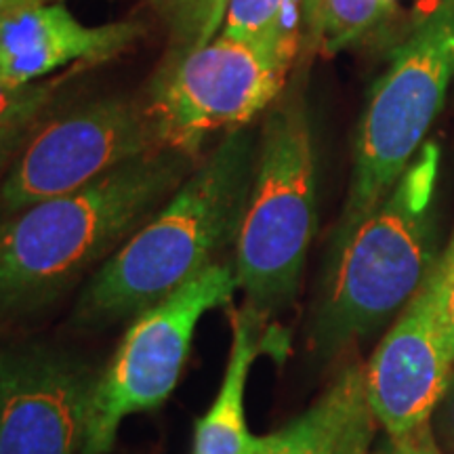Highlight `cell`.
<instances>
[{
    "instance_id": "1",
    "label": "cell",
    "mask_w": 454,
    "mask_h": 454,
    "mask_svg": "<svg viewBox=\"0 0 454 454\" xmlns=\"http://www.w3.org/2000/svg\"><path fill=\"white\" fill-rule=\"evenodd\" d=\"M198 162L160 147L81 190L11 215L0 225V314L43 308L112 257L160 211Z\"/></svg>"
},
{
    "instance_id": "2",
    "label": "cell",
    "mask_w": 454,
    "mask_h": 454,
    "mask_svg": "<svg viewBox=\"0 0 454 454\" xmlns=\"http://www.w3.org/2000/svg\"><path fill=\"white\" fill-rule=\"evenodd\" d=\"M257 137L231 129L154 217L107 257L78 301L76 322L106 325L160 303L236 240Z\"/></svg>"
},
{
    "instance_id": "3",
    "label": "cell",
    "mask_w": 454,
    "mask_h": 454,
    "mask_svg": "<svg viewBox=\"0 0 454 454\" xmlns=\"http://www.w3.org/2000/svg\"><path fill=\"white\" fill-rule=\"evenodd\" d=\"M440 150L425 144L397 184L348 234L333 238L314 317V349L333 356L400 314L440 257L435 181Z\"/></svg>"
},
{
    "instance_id": "4",
    "label": "cell",
    "mask_w": 454,
    "mask_h": 454,
    "mask_svg": "<svg viewBox=\"0 0 454 454\" xmlns=\"http://www.w3.org/2000/svg\"><path fill=\"white\" fill-rule=\"evenodd\" d=\"M317 181L303 95L271 107L234 240V274L261 320L288 309L316 234Z\"/></svg>"
},
{
    "instance_id": "5",
    "label": "cell",
    "mask_w": 454,
    "mask_h": 454,
    "mask_svg": "<svg viewBox=\"0 0 454 454\" xmlns=\"http://www.w3.org/2000/svg\"><path fill=\"white\" fill-rule=\"evenodd\" d=\"M454 76V0H438L395 49L357 127L354 170L333 238L348 234L389 194L423 144Z\"/></svg>"
},
{
    "instance_id": "6",
    "label": "cell",
    "mask_w": 454,
    "mask_h": 454,
    "mask_svg": "<svg viewBox=\"0 0 454 454\" xmlns=\"http://www.w3.org/2000/svg\"><path fill=\"white\" fill-rule=\"evenodd\" d=\"M234 263L215 261L137 314L110 366L93 381L81 454H110L130 414L160 408L177 387L192 337L207 311L231 303Z\"/></svg>"
},
{
    "instance_id": "7",
    "label": "cell",
    "mask_w": 454,
    "mask_h": 454,
    "mask_svg": "<svg viewBox=\"0 0 454 454\" xmlns=\"http://www.w3.org/2000/svg\"><path fill=\"white\" fill-rule=\"evenodd\" d=\"M288 70L271 47L223 34L168 59L145 101L160 147L200 160L208 135L248 127L274 104Z\"/></svg>"
},
{
    "instance_id": "8",
    "label": "cell",
    "mask_w": 454,
    "mask_h": 454,
    "mask_svg": "<svg viewBox=\"0 0 454 454\" xmlns=\"http://www.w3.org/2000/svg\"><path fill=\"white\" fill-rule=\"evenodd\" d=\"M160 150L147 106L104 98L34 127L0 185V207L15 215L70 194L135 158Z\"/></svg>"
},
{
    "instance_id": "9",
    "label": "cell",
    "mask_w": 454,
    "mask_h": 454,
    "mask_svg": "<svg viewBox=\"0 0 454 454\" xmlns=\"http://www.w3.org/2000/svg\"><path fill=\"white\" fill-rule=\"evenodd\" d=\"M364 372L368 404L391 440L431 423L452 374L440 331L434 268L385 333Z\"/></svg>"
},
{
    "instance_id": "10",
    "label": "cell",
    "mask_w": 454,
    "mask_h": 454,
    "mask_svg": "<svg viewBox=\"0 0 454 454\" xmlns=\"http://www.w3.org/2000/svg\"><path fill=\"white\" fill-rule=\"evenodd\" d=\"M93 381L67 357L30 351L0 364V454H81Z\"/></svg>"
},
{
    "instance_id": "11",
    "label": "cell",
    "mask_w": 454,
    "mask_h": 454,
    "mask_svg": "<svg viewBox=\"0 0 454 454\" xmlns=\"http://www.w3.org/2000/svg\"><path fill=\"white\" fill-rule=\"evenodd\" d=\"M145 34L139 21L84 26L64 4H32L0 17V78L34 82L70 66L101 64L129 51Z\"/></svg>"
},
{
    "instance_id": "12",
    "label": "cell",
    "mask_w": 454,
    "mask_h": 454,
    "mask_svg": "<svg viewBox=\"0 0 454 454\" xmlns=\"http://www.w3.org/2000/svg\"><path fill=\"white\" fill-rule=\"evenodd\" d=\"M366 372L351 362L301 417L268 435L259 454H364L374 429Z\"/></svg>"
},
{
    "instance_id": "13",
    "label": "cell",
    "mask_w": 454,
    "mask_h": 454,
    "mask_svg": "<svg viewBox=\"0 0 454 454\" xmlns=\"http://www.w3.org/2000/svg\"><path fill=\"white\" fill-rule=\"evenodd\" d=\"M261 317L248 305L231 311V349L219 394L196 423L192 454H259L268 435L251 434L244 414V391L261 351Z\"/></svg>"
},
{
    "instance_id": "14",
    "label": "cell",
    "mask_w": 454,
    "mask_h": 454,
    "mask_svg": "<svg viewBox=\"0 0 454 454\" xmlns=\"http://www.w3.org/2000/svg\"><path fill=\"white\" fill-rule=\"evenodd\" d=\"M389 11L391 0H325L317 51L337 55L381 24Z\"/></svg>"
},
{
    "instance_id": "15",
    "label": "cell",
    "mask_w": 454,
    "mask_h": 454,
    "mask_svg": "<svg viewBox=\"0 0 454 454\" xmlns=\"http://www.w3.org/2000/svg\"><path fill=\"white\" fill-rule=\"evenodd\" d=\"M280 4L282 0H230L219 32L236 41L265 44L276 51L274 27Z\"/></svg>"
},
{
    "instance_id": "16",
    "label": "cell",
    "mask_w": 454,
    "mask_h": 454,
    "mask_svg": "<svg viewBox=\"0 0 454 454\" xmlns=\"http://www.w3.org/2000/svg\"><path fill=\"white\" fill-rule=\"evenodd\" d=\"M59 81L15 84L0 78V129L30 127L51 104Z\"/></svg>"
},
{
    "instance_id": "17",
    "label": "cell",
    "mask_w": 454,
    "mask_h": 454,
    "mask_svg": "<svg viewBox=\"0 0 454 454\" xmlns=\"http://www.w3.org/2000/svg\"><path fill=\"white\" fill-rule=\"evenodd\" d=\"M438 280V317L448 357L454 362V234L434 265Z\"/></svg>"
},
{
    "instance_id": "18",
    "label": "cell",
    "mask_w": 454,
    "mask_h": 454,
    "mask_svg": "<svg viewBox=\"0 0 454 454\" xmlns=\"http://www.w3.org/2000/svg\"><path fill=\"white\" fill-rule=\"evenodd\" d=\"M301 27H303V3L301 0H282L276 17L274 43L278 57L288 67L293 66L294 55L301 49V36H303Z\"/></svg>"
},
{
    "instance_id": "19",
    "label": "cell",
    "mask_w": 454,
    "mask_h": 454,
    "mask_svg": "<svg viewBox=\"0 0 454 454\" xmlns=\"http://www.w3.org/2000/svg\"><path fill=\"white\" fill-rule=\"evenodd\" d=\"M152 9L156 11L158 17L168 26L170 34V53L179 49L181 41H184L187 26H190L192 13H194L198 0H147Z\"/></svg>"
},
{
    "instance_id": "20",
    "label": "cell",
    "mask_w": 454,
    "mask_h": 454,
    "mask_svg": "<svg viewBox=\"0 0 454 454\" xmlns=\"http://www.w3.org/2000/svg\"><path fill=\"white\" fill-rule=\"evenodd\" d=\"M431 429H434L435 440L454 454V372L448 379L444 395L440 397L431 417Z\"/></svg>"
},
{
    "instance_id": "21",
    "label": "cell",
    "mask_w": 454,
    "mask_h": 454,
    "mask_svg": "<svg viewBox=\"0 0 454 454\" xmlns=\"http://www.w3.org/2000/svg\"><path fill=\"white\" fill-rule=\"evenodd\" d=\"M391 442H394V444H391L389 454H442L438 444H435V435L434 429H431V423L404 435V438H397Z\"/></svg>"
},
{
    "instance_id": "22",
    "label": "cell",
    "mask_w": 454,
    "mask_h": 454,
    "mask_svg": "<svg viewBox=\"0 0 454 454\" xmlns=\"http://www.w3.org/2000/svg\"><path fill=\"white\" fill-rule=\"evenodd\" d=\"M34 124L30 127H15V129H0V177L9 173L11 164L21 152V147L30 137Z\"/></svg>"
},
{
    "instance_id": "23",
    "label": "cell",
    "mask_w": 454,
    "mask_h": 454,
    "mask_svg": "<svg viewBox=\"0 0 454 454\" xmlns=\"http://www.w3.org/2000/svg\"><path fill=\"white\" fill-rule=\"evenodd\" d=\"M303 3V38L305 51L314 53L320 44V26L322 11H325V0H301Z\"/></svg>"
},
{
    "instance_id": "24",
    "label": "cell",
    "mask_w": 454,
    "mask_h": 454,
    "mask_svg": "<svg viewBox=\"0 0 454 454\" xmlns=\"http://www.w3.org/2000/svg\"><path fill=\"white\" fill-rule=\"evenodd\" d=\"M47 0H0V17L13 13L17 9L32 7V4H44Z\"/></svg>"
},
{
    "instance_id": "25",
    "label": "cell",
    "mask_w": 454,
    "mask_h": 454,
    "mask_svg": "<svg viewBox=\"0 0 454 454\" xmlns=\"http://www.w3.org/2000/svg\"><path fill=\"white\" fill-rule=\"evenodd\" d=\"M364 454H368V452H364Z\"/></svg>"
}]
</instances>
